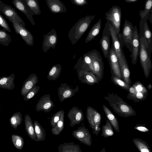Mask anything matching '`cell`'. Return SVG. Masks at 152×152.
<instances>
[{
    "mask_svg": "<svg viewBox=\"0 0 152 152\" xmlns=\"http://www.w3.org/2000/svg\"><path fill=\"white\" fill-rule=\"evenodd\" d=\"M103 98L108 102L114 111L120 116L128 118L136 115V112L132 107L116 94L108 93Z\"/></svg>",
    "mask_w": 152,
    "mask_h": 152,
    "instance_id": "obj_1",
    "label": "cell"
},
{
    "mask_svg": "<svg viewBox=\"0 0 152 152\" xmlns=\"http://www.w3.org/2000/svg\"><path fill=\"white\" fill-rule=\"evenodd\" d=\"M95 15H87L80 19L69 31L68 37L72 45L77 43L90 26Z\"/></svg>",
    "mask_w": 152,
    "mask_h": 152,
    "instance_id": "obj_2",
    "label": "cell"
},
{
    "mask_svg": "<svg viewBox=\"0 0 152 152\" xmlns=\"http://www.w3.org/2000/svg\"><path fill=\"white\" fill-rule=\"evenodd\" d=\"M139 39V56L140 62L144 75L146 78H148L152 67L151 55L149 52L148 44L146 39L143 37L140 38Z\"/></svg>",
    "mask_w": 152,
    "mask_h": 152,
    "instance_id": "obj_3",
    "label": "cell"
},
{
    "mask_svg": "<svg viewBox=\"0 0 152 152\" xmlns=\"http://www.w3.org/2000/svg\"><path fill=\"white\" fill-rule=\"evenodd\" d=\"M105 18L114 28L118 35L120 33L121 20V9L119 6L114 5L105 13Z\"/></svg>",
    "mask_w": 152,
    "mask_h": 152,
    "instance_id": "obj_4",
    "label": "cell"
},
{
    "mask_svg": "<svg viewBox=\"0 0 152 152\" xmlns=\"http://www.w3.org/2000/svg\"><path fill=\"white\" fill-rule=\"evenodd\" d=\"M86 117L89 126L93 129V133L96 136L98 135L101 130L102 117L100 113L92 107L88 106L86 109Z\"/></svg>",
    "mask_w": 152,
    "mask_h": 152,
    "instance_id": "obj_5",
    "label": "cell"
},
{
    "mask_svg": "<svg viewBox=\"0 0 152 152\" xmlns=\"http://www.w3.org/2000/svg\"><path fill=\"white\" fill-rule=\"evenodd\" d=\"M133 31L134 26L132 23L126 20L124 23L122 32L118 36L122 48L125 45L131 52L132 51Z\"/></svg>",
    "mask_w": 152,
    "mask_h": 152,
    "instance_id": "obj_6",
    "label": "cell"
},
{
    "mask_svg": "<svg viewBox=\"0 0 152 152\" xmlns=\"http://www.w3.org/2000/svg\"><path fill=\"white\" fill-rule=\"evenodd\" d=\"M7 18L12 23L16 33L21 36L27 45L33 46L34 37L31 33L18 21L10 18Z\"/></svg>",
    "mask_w": 152,
    "mask_h": 152,
    "instance_id": "obj_7",
    "label": "cell"
},
{
    "mask_svg": "<svg viewBox=\"0 0 152 152\" xmlns=\"http://www.w3.org/2000/svg\"><path fill=\"white\" fill-rule=\"evenodd\" d=\"M91 51L93 72L100 81L102 78L104 70V65L102 58L100 53L96 50Z\"/></svg>",
    "mask_w": 152,
    "mask_h": 152,
    "instance_id": "obj_8",
    "label": "cell"
},
{
    "mask_svg": "<svg viewBox=\"0 0 152 152\" xmlns=\"http://www.w3.org/2000/svg\"><path fill=\"white\" fill-rule=\"evenodd\" d=\"M110 68V72L119 78H122L118 58L112 44L107 58Z\"/></svg>",
    "mask_w": 152,
    "mask_h": 152,
    "instance_id": "obj_9",
    "label": "cell"
},
{
    "mask_svg": "<svg viewBox=\"0 0 152 152\" xmlns=\"http://www.w3.org/2000/svg\"><path fill=\"white\" fill-rule=\"evenodd\" d=\"M149 17H146L141 19L140 21V34L139 38L144 37L147 40L148 44V50L151 55L152 50V34L148 23Z\"/></svg>",
    "mask_w": 152,
    "mask_h": 152,
    "instance_id": "obj_10",
    "label": "cell"
},
{
    "mask_svg": "<svg viewBox=\"0 0 152 152\" xmlns=\"http://www.w3.org/2000/svg\"><path fill=\"white\" fill-rule=\"evenodd\" d=\"M109 22L107 21L104 28L102 37L99 41L104 56L107 58L110 48V33L109 30Z\"/></svg>",
    "mask_w": 152,
    "mask_h": 152,
    "instance_id": "obj_11",
    "label": "cell"
},
{
    "mask_svg": "<svg viewBox=\"0 0 152 152\" xmlns=\"http://www.w3.org/2000/svg\"><path fill=\"white\" fill-rule=\"evenodd\" d=\"M72 134L80 142L88 146H91V135L88 129L85 126L78 127L77 129L72 132Z\"/></svg>",
    "mask_w": 152,
    "mask_h": 152,
    "instance_id": "obj_12",
    "label": "cell"
},
{
    "mask_svg": "<svg viewBox=\"0 0 152 152\" xmlns=\"http://www.w3.org/2000/svg\"><path fill=\"white\" fill-rule=\"evenodd\" d=\"M109 30L110 33L112 45L116 53L119 60L125 58L126 57L122 49L121 43L118 35L114 28L109 23Z\"/></svg>",
    "mask_w": 152,
    "mask_h": 152,
    "instance_id": "obj_13",
    "label": "cell"
},
{
    "mask_svg": "<svg viewBox=\"0 0 152 152\" xmlns=\"http://www.w3.org/2000/svg\"><path fill=\"white\" fill-rule=\"evenodd\" d=\"M76 70L78 78L82 83L92 86L99 83L98 78L93 72L85 70Z\"/></svg>",
    "mask_w": 152,
    "mask_h": 152,
    "instance_id": "obj_14",
    "label": "cell"
},
{
    "mask_svg": "<svg viewBox=\"0 0 152 152\" xmlns=\"http://www.w3.org/2000/svg\"><path fill=\"white\" fill-rule=\"evenodd\" d=\"M42 42L43 51L46 53L50 48L54 49L57 44L58 37L56 31L52 29L47 34L44 35Z\"/></svg>",
    "mask_w": 152,
    "mask_h": 152,
    "instance_id": "obj_15",
    "label": "cell"
},
{
    "mask_svg": "<svg viewBox=\"0 0 152 152\" xmlns=\"http://www.w3.org/2000/svg\"><path fill=\"white\" fill-rule=\"evenodd\" d=\"M79 90L78 85L75 88H71L66 83H62L58 88V95L59 101L62 102L66 99L75 96Z\"/></svg>",
    "mask_w": 152,
    "mask_h": 152,
    "instance_id": "obj_16",
    "label": "cell"
},
{
    "mask_svg": "<svg viewBox=\"0 0 152 152\" xmlns=\"http://www.w3.org/2000/svg\"><path fill=\"white\" fill-rule=\"evenodd\" d=\"M0 12L7 18H10L18 21L25 27L26 24L24 21L19 16L14 8L11 6L4 4L0 0Z\"/></svg>",
    "mask_w": 152,
    "mask_h": 152,
    "instance_id": "obj_17",
    "label": "cell"
},
{
    "mask_svg": "<svg viewBox=\"0 0 152 152\" xmlns=\"http://www.w3.org/2000/svg\"><path fill=\"white\" fill-rule=\"evenodd\" d=\"M54 106L52 101L50 94L42 96L38 101L36 106V110L37 112L44 111L47 113L50 112Z\"/></svg>",
    "mask_w": 152,
    "mask_h": 152,
    "instance_id": "obj_18",
    "label": "cell"
},
{
    "mask_svg": "<svg viewBox=\"0 0 152 152\" xmlns=\"http://www.w3.org/2000/svg\"><path fill=\"white\" fill-rule=\"evenodd\" d=\"M140 45L139 33L137 27H134L133 37L132 42V51L130 55L133 64H136L139 56Z\"/></svg>",
    "mask_w": 152,
    "mask_h": 152,
    "instance_id": "obj_19",
    "label": "cell"
},
{
    "mask_svg": "<svg viewBox=\"0 0 152 152\" xmlns=\"http://www.w3.org/2000/svg\"><path fill=\"white\" fill-rule=\"evenodd\" d=\"M67 116L70 120L69 125L71 127L80 124L84 119L82 110L75 106L70 109L67 114Z\"/></svg>",
    "mask_w": 152,
    "mask_h": 152,
    "instance_id": "obj_20",
    "label": "cell"
},
{
    "mask_svg": "<svg viewBox=\"0 0 152 152\" xmlns=\"http://www.w3.org/2000/svg\"><path fill=\"white\" fill-rule=\"evenodd\" d=\"M12 2L16 8L26 15L33 25H35L33 17L34 14L27 6L24 0H13Z\"/></svg>",
    "mask_w": 152,
    "mask_h": 152,
    "instance_id": "obj_21",
    "label": "cell"
},
{
    "mask_svg": "<svg viewBox=\"0 0 152 152\" xmlns=\"http://www.w3.org/2000/svg\"><path fill=\"white\" fill-rule=\"evenodd\" d=\"M39 81L38 77L34 73L30 74L24 82L21 90L20 93L23 97Z\"/></svg>",
    "mask_w": 152,
    "mask_h": 152,
    "instance_id": "obj_22",
    "label": "cell"
},
{
    "mask_svg": "<svg viewBox=\"0 0 152 152\" xmlns=\"http://www.w3.org/2000/svg\"><path fill=\"white\" fill-rule=\"evenodd\" d=\"M47 6L50 11L54 14L65 12V6L60 0H46Z\"/></svg>",
    "mask_w": 152,
    "mask_h": 152,
    "instance_id": "obj_23",
    "label": "cell"
},
{
    "mask_svg": "<svg viewBox=\"0 0 152 152\" xmlns=\"http://www.w3.org/2000/svg\"><path fill=\"white\" fill-rule=\"evenodd\" d=\"M123 80L130 86L132 83L130 72L126 58L119 60Z\"/></svg>",
    "mask_w": 152,
    "mask_h": 152,
    "instance_id": "obj_24",
    "label": "cell"
},
{
    "mask_svg": "<svg viewBox=\"0 0 152 152\" xmlns=\"http://www.w3.org/2000/svg\"><path fill=\"white\" fill-rule=\"evenodd\" d=\"M24 123L25 130L28 135L32 140L37 141V139L35 134L33 123L31 117L28 114L25 115Z\"/></svg>",
    "mask_w": 152,
    "mask_h": 152,
    "instance_id": "obj_25",
    "label": "cell"
},
{
    "mask_svg": "<svg viewBox=\"0 0 152 152\" xmlns=\"http://www.w3.org/2000/svg\"><path fill=\"white\" fill-rule=\"evenodd\" d=\"M15 75L12 73L9 76H4L0 77V88L13 90L15 86L14 80Z\"/></svg>",
    "mask_w": 152,
    "mask_h": 152,
    "instance_id": "obj_26",
    "label": "cell"
},
{
    "mask_svg": "<svg viewBox=\"0 0 152 152\" xmlns=\"http://www.w3.org/2000/svg\"><path fill=\"white\" fill-rule=\"evenodd\" d=\"M59 152H82L80 145L73 142H64L60 144L58 148Z\"/></svg>",
    "mask_w": 152,
    "mask_h": 152,
    "instance_id": "obj_27",
    "label": "cell"
},
{
    "mask_svg": "<svg viewBox=\"0 0 152 152\" xmlns=\"http://www.w3.org/2000/svg\"><path fill=\"white\" fill-rule=\"evenodd\" d=\"M102 107L107 119L110 122L115 131L119 132L120 131L119 125L117 118L111 110L106 106L103 104Z\"/></svg>",
    "mask_w": 152,
    "mask_h": 152,
    "instance_id": "obj_28",
    "label": "cell"
},
{
    "mask_svg": "<svg viewBox=\"0 0 152 152\" xmlns=\"http://www.w3.org/2000/svg\"><path fill=\"white\" fill-rule=\"evenodd\" d=\"M102 26V20L99 19L93 26L89 32L85 39L86 43H88L93 39L99 33Z\"/></svg>",
    "mask_w": 152,
    "mask_h": 152,
    "instance_id": "obj_29",
    "label": "cell"
},
{
    "mask_svg": "<svg viewBox=\"0 0 152 152\" xmlns=\"http://www.w3.org/2000/svg\"><path fill=\"white\" fill-rule=\"evenodd\" d=\"M62 67L60 64L54 65L52 66L49 71L47 77L49 80H55L60 75Z\"/></svg>",
    "mask_w": 152,
    "mask_h": 152,
    "instance_id": "obj_30",
    "label": "cell"
},
{
    "mask_svg": "<svg viewBox=\"0 0 152 152\" xmlns=\"http://www.w3.org/2000/svg\"><path fill=\"white\" fill-rule=\"evenodd\" d=\"M34 131L37 140V141H44L45 139V132L39 123L36 121L33 122Z\"/></svg>",
    "mask_w": 152,
    "mask_h": 152,
    "instance_id": "obj_31",
    "label": "cell"
},
{
    "mask_svg": "<svg viewBox=\"0 0 152 152\" xmlns=\"http://www.w3.org/2000/svg\"><path fill=\"white\" fill-rule=\"evenodd\" d=\"M132 141L140 152H151L149 146L145 141L138 138H134L133 139Z\"/></svg>",
    "mask_w": 152,
    "mask_h": 152,
    "instance_id": "obj_32",
    "label": "cell"
},
{
    "mask_svg": "<svg viewBox=\"0 0 152 152\" xmlns=\"http://www.w3.org/2000/svg\"><path fill=\"white\" fill-rule=\"evenodd\" d=\"M23 120L22 115L20 112H17L10 117L9 121L11 126L14 129H17L18 126L21 124Z\"/></svg>",
    "mask_w": 152,
    "mask_h": 152,
    "instance_id": "obj_33",
    "label": "cell"
},
{
    "mask_svg": "<svg viewBox=\"0 0 152 152\" xmlns=\"http://www.w3.org/2000/svg\"><path fill=\"white\" fill-rule=\"evenodd\" d=\"M64 111L63 110L59 121L56 126L51 129V131L53 134L58 135L63 130L64 127Z\"/></svg>",
    "mask_w": 152,
    "mask_h": 152,
    "instance_id": "obj_34",
    "label": "cell"
},
{
    "mask_svg": "<svg viewBox=\"0 0 152 152\" xmlns=\"http://www.w3.org/2000/svg\"><path fill=\"white\" fill-rule=\"evenodd\" d=\"M114 134L113 126L108 119L106 121V124L102 126L101 135L104 138L113 136Z\"/></svg>",
    "mask_w": 152,
    "mask_h": 152,
    "instance_id": "obj_35",
    "label": "cell"
},
{
    "mask_svg": "<svg viewBox=\"0 0 152 152\" xmlns=\"http://www.w3.org/2000/svg\"><path fill=\"white\" fill-rule=\"evenodd\" d=\"M27 6L32 11L34 15H39L41 13L40 6L37 0H24Z\"/></svg>",
    "mask_w": 152,
    "mask_h": 152,
    "instance_id": "obj_36",
    "label": "cell"
},
{
    "mask_svg": "<svg viewBox=\"0 0 152 152\" xmlns=\"http://www.w3.org/2000/svg\"><path fill=\"white\" fill-rule=\"evenodd\" d=\"M12 143L18 150L22 149L24 145V140L23 137L18 134H12L11 135Z\"/></svg>",
    "mask_w": 152,
    "mask_h": 152,
    "instance_id": "obj_37",
    "label": "cell"
},
{
    "mask_svg": "<svg viewBox=\"0 0 152 152\" xmlns=\"http://www.w3.org/2000/svg\"><path fill=\"white\" fill-rule=\"evenodd\" d=\"M152 0H146L144 10H140L139 15L141 19L146 17H149L150 12L152 11Z\"/></svg>",
    "mask_w": 152,
    "mask_h": 152,
    "instance_id": "obj_38",
    "label": "cell"
},
{
    "mask_svg": "<svg viewBox=\"0 0 152 152\" xmlns=\"http://www.w3.org/2000/svg\"><path fill=\"white\" fill-rule=\"evenodd\" d=\"M111 74V80L112 83L115 85L128 91L130 86L123 80L119 78L113 74Z\"/></svg>",
    "mask_w": 152,
    "mask_h": 152,
    "instance_id": "obj_39",
    "label": "cell"
},
{
    "mask_svg": "<svg viewBox=\"0 0 152 152\" xmlns=\"http://www.w3.org/2000/svg\"><path fill=\"white\" fill-rule=\"evenodd\" d=\"M3 29H0V44L5 46H8L12 41L10 36Z\"/></svg>",
    "mask_w": 152,
    "mask_h": 152,
    "instance_id": "obj_40",
    "label": "cell"
},
{
    "mask_svg": "<svg viewBox=\"0 0 152 152\" xmlns=\"http://www.w3.org/2000/svg\"><path fill=\"white\" fill-rule=\"evenodd\" d=\"M39 86H35L32 88L23 97V100L25 101L29 100L33 97L39 91Z\"/></svg>",
    "mask_w": 152,
    "mask_h": 152,
    "instance_id": "obj_41",
    "label": "cell"
},
{
    "mask_svg": "<svg viewBox=\"0 0 152 152\" xmlns=\"http://www.w3.org/2000/svg\"><path fill=\"white\" fill-rule=\"evenodd\" d=\"M132 86L135 88V91L132 94H133L137 92H142L145 93H148V90L147 89L140 81H136Z\"/></svg>",
    "mask_w": 152,
    "mask_h": 152,
    "instance_id": "obj_42",
    "label": "cell"
},
{
    "mask_svg": "<svg viewBox=\"0 0 152 152\" xmlns=\"http://www.w3.org/2000/svg\"><path fill=\"white\" fill-rule=\"evenodd\" d=\"M63 111V110L58 111L51 117L50 120V124L52 127H54L59 121Z\"/></svg>",
    "mask_w": 152,
    "mask_h": 152,
    "instance_id": "obj_43",
    "label": "cell"
},
{
    "mask_svg": "<svg viewBox=\"0 0 152 152\" xmlns=\"http://www.w3.org/2000/svg\"><path fill=\"white\" fill-rule=\"evenodd\" d=\"M0 26L3 28V29L8 32H11V30L8 23L0 13Z\"/></svg>",
    "mask_w": 152,
    "mask_h": 152,
    "instance_id": "obj_44",
    "label": "cell"
},
{
    "mask_svg": "<svg viewBox=\"0 0 152 152\" xmlns=\"http://www.w3.org/2000/svg\"><path fill=\"white\" fill-rule=\"evenodd\" d=\"M134 129L142 132H147L150 130L145 124H137L134 127Z\"/></svg>",
    "mask_w": 152,
    "mask_h": 152,
    "instance_id": "obj_45",
    "label": "cell"
},
{
    "mask_svg": "<svg viewBox=\"0 0 152 152\" xmlns=\"http://www.w3.org/2000/svg\"><path fill=\"white\" fill-rule=\"evenodd\" d=\"M72 3L79 6L85 5L88 4L87 0H69Z\"/></svg>",
    "mask_w": 152,
    "mask_h": 152,
    "instance_id": "obj_46",
    "label": "cell"
},
{
    "mask_svg": "<svg viewBox=\"0 0 152 152\" xmlns=\"http://www.w3.org/2000/svg\"><path fill=\"white\" fill-rule=\"evenodd\" d=\"M125 2L127 3H133L137 1L138 0H124Z\"/></svg>",
    "mask_w": 152,
    "mask_h": 152,
    "instance_id": "obj_47",
    "label": "cell"
},
{
    "mask_svg": "<svg viewBox=\"0 0 152 152\" xmlns=\"http://www.w3.org/2000/svg\"><path fill=\"white\" fill-rule=\"evenodd\" d=\"M152 88V86L151 84H150L147 86V88L149 90H151Z\"/></svg>",
    "mask_w": 152,
    "mask_h": 152,
    "instance_id": "obj_48",
    "label": "cell"
},
{
    "mask_svg": "<svg viewBox=\"0 0 152 152\" xmlns=\"http://www.w3.org/2000/svg\"><path fill=\"white\" fill-rule=\"evenodd\" d=\"M1 110V109L0 108V112Z\"/></svg>",
    "mask_w": 152,
    "mask_h": 152,
    "instance_id": "obj_49",
    "label": "cell"
}]
</instances>
